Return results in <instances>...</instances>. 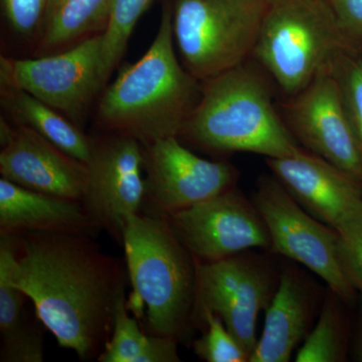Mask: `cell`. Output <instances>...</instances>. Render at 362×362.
I'll return each instance as SVG.
<instances>
[{"instance_id": "obj_1", "label": "cell", "mask_w": 362, "mask_h": 362, "mask_svg": "<svg viewBox=\"0 0 362 362\" xmlns=\"http://www.w3.org/2000/svg\"><path fill=\"white\" fill-rule=\"evenodd\" d=\"M0 259L59 346L83 361L99 359L126 291L122 261L89 235L47 232L0 233Z\"/></svg>"}, {"instance_id": "obj_2", "label": "cell", "mask_w": 362, "mask_h": 362, "mask_svg": "<svg viewBox=\"0 0 362 362\" xmlns=\"http://www.w3.org/2000/svg\"><path fill=\"white\" fill-rule=\"evenodd\" d=\"M173 40V8L166 1L149 49L105 90L98 107L103 127L143 145L178 137L201 100L202 82L181 66Z\"/></svg>"}, {"instance_id": "obj_3", "label": "cell", "mask_w": 362, "mask_h": 362, "mask_svg": "<svg viewBox=\"0 0 362 362\" xmlns=\"http://www.w3.org/2000/svg\"><path fill=\"white\" fill-rule=\"evenodd\" d=\"M178 138L206 151L250 152L266 158L301 150L276 111L263 69L250 62L202 81L201 100Z\"/></svg>"}, {"instance_id": "obj_4", "label": "cell", "mask_w": 362, "mask_h": 362, "mask_svg": "<svg viewBox=\"0 0 362 362\" xmlns=\"http://www.w3.org/2000/svg\"><path fill=\"white\" fill-rule=\"evenodd\" d=\"M126 267L150 334L185 341L194 329L197 263L166 218L132 214L123 233Z\"/></svg>"}, {"instance_id": "obj_5", "label": "cell", "mask_w": 362, "mask_h": 362, "mask_svg": "<svg viewBox=\"0 0 362 362\" xmlns=\"http://www.w3.org/2000/svg\"><path fill=\"white\" fill-rule=\"evenodd\" d=\"M252 58L290 98L307 87L337 54L359 49L338 25L327 0H264Z\"/></svg>"}, {"instance_id": "obj_6", "label": "cell", "mask_w": 362, "mask_h": 362, "mask_svg": "<svg viewBox=\"0 0 362 362\" xmlns=\"http://www.w3.org/2000/svg\"><path fill=\"white\" fill-rule=\"evenodd\" d=\"M264 0H175L173 35L185 68L199 81L252 58Z\"/></svg>"}, {"instance_id": "obj_7", "label": "cell", "mask_w": 362, "mask_h": 362, "mask_svg": "<svg viewBox=\"0 0 362 362\" xmlns=\"http://www.w3.org/2000/svg\"><path fill=\"white\" fill-rule=\"evenodd\" d=\"M252 201L268 228L269 252L306 267L347 305L356 301L358 293L340 264L335 228L300 206L275 176L259 178Z\"/></svg>"}, {"instance_id": "obj_8", "label": "cell", "mask_w": 362, "mask_h": 362, "mask_svg": "<svg viewBox=\"0 0 362 362\" xmlns=\"http://www.w3.org/2000/svg\"><path fill=\"white\" fill-rule=\"evenodd\" d=\"M250 251L214 263L197 262L195 327L204 310L220 317L251 357L256 349L257 320L280 282L281 271L270 259Z\"/></svg>"}, {"instance_id": "obj_9", "label": "cell", "mask_w": 362, "mask_h": 362, "mask_svg": "<svg viewBox=\"0 0 362 362\" xmlns=\"http://www.w3.org/2000/svg\"><path fill=\"white\" fill-rule=\"evenodd\" d=\"M103 33L37 59H1V85L18 88L77 123L105 84Z\"/></svg>"}, {"instance_id": "obj_10", "label": "cell", "mask_w": 362, "mask_h": 362, "mask_svg": "<svg viewBox=\"0 0 362 362\" xmlns=\"http://www.w3.org/2000/svg\"><path fill=\"white\" fill-rule=\"evenodd\" d=\"M145 190L141 211L166 218L237 187L239 170L226 161L201 158L176 136L142 144Z\"/></svg>"}, {"instance_id": "obj_11", "label": "cell", "mask_w": 362, "mask_h": 362, "mask_svg": "<svg viewBox=\"0 0 362 362\" xmlns=\"http://www.w3.org/2000/svg\"><path fill=\"white\" fill-rule=\"evenodd\" d=\"M166 220L199 263H214L258 247L270 250L265 221L252 199L237 187Z\"/></svg>"}, {"instance_id": "obj_12", "label": "cell", "mask_w": 362, "mask_h": 362, "mask_svg": "<svg viewBox=\"0 0 362 362\" xmlns=\"http://www.w3.org/2000/svg\"><path fill=\"white\" fill-rule=\"evenodd\" d=\"M90 141L82 204L93 223L123 245L127 218L141 213L145 190L142 144L130 136L114 133Z\"/></svg>"}, {"instance_id": "obj_13", "label": "cell", "mask_w": 362, "mask_h": 362, "mask_svg": "<svg viewBox=\"0 0 362 362\" xmlns=\"http://www.w3.org/2000/svg\"><path fill=\"white\" fill-rule=\"evenodd\" d=\"M285 109V122L296 140L362 185V154L330 65Z\"/></svg>"}, {"instance_id": "obj_14", "label": "cell", "mask_w": 362, "mask_h": 362, "mask_svg": "<svg viewBox=\"0 0 362 362\" xmlns=\"http://www.w3.org/2000/svg\"><path fill=\"white\" fill-rule=\"evenodd\" d=\"M0 173L6 180L42 194L82 202L88 166L35 130L11 127L1 119Z\"/></svg>"}, {"instance_id": "obj_15", "label": "cell", "mask_w": 362, "mask_h": 362, "mask_svg": "<svg viewBox=\"0 0 362 362\" xmlns=\"http://www.w3.org/2000/svg\"><path fill=\"white\" fill-rule=\"evenodd\" d=\"M266 163L300 206L338 233L362 221V185L322 157L301 149Z\"/></svg>"}, {"instance_id": "obj_16", "label": "cell", "mask_w": 362, "mask_h": 362, "mask_svg": "<svg viewBox=\"0 0 362 362\" xmlns=\"http://www.w3.org/2000/svg\"><path fill=\"white\" fill-rule=\"evenodd\" d=\"M318 289L303 272L281 270L278 289L266 309L265 325L249 362H288L308 337L318 309Z\"/></svg>"}, {"instance_id": "obj_17", "label": "cell", "mask_w": 362, "mask_h": 362, "mask_svg": "<svg viewBox=\"0 0 362 362\" xmlns=\"http://www.w3.org/2000/svg\"><path fill=\"white\" fill-rule=\"evenodd\" d=\"M82 202L61 199L0 180V233L47 232L92 235L99 230Z\"/></svg>"}, {"instance_id": "obj_18", "label": "cell", "mask_w": 362, "mask_h": 362, "mask_svg": "<svg viewBox=\"0 0 362 362\" xmlns=\"http://www.w3.org/2000/svg\"><path fill=\"white\" fill-rule=\"evenodd\" d=\"M111 0H49L39 30L37 52L56 54L69 45L104 33Z\"/></svg>"}, {"instance_id": "obj_19", "label": "cell", "mask_w": 362, "mask_h": 362, "mask_svg": "<svg viewBox=\"0 0 362 362\" xmlns=\"http://www.w3.org/2000/svg\"><path fill=\"white\" fill-rule=\"evenodd\" d=\"M28 296L9 278L6 262L0 259V337L4 362L44 361V330L39 317L30 318L25 310Z\"/></svg>"}, {"instance_id": "obj_20", "label": "cell", "mask_w": 362, "mask_h": 362, "mask_svg": "<svg viewBox=\"0 0 362 362\" xmlns=\"http://www.w3.org/2000/svg\"><path fill=\"white\" fill-rule=\"evenodd\" d=\"M1 86L2 106L20 125L35 130L74 158L89 161L92 141L68 117L25 90Z\"/></svg>"}, {"instance_id": "obj_21", "label": "cell", "mask_w": 362, "mask_h": 362, "mask_svg": "<svg viewBox=\"0 0 362 362\" xmlns=\"http://www.w3.org/2000/svg\"><path fill=\"white\" fill-rule=\"evenodd\" d=\"M126 294L117 303L110 340L100 362H180L177 344L173 338L147 334L129 315Z\"/></svg>"}, {"instance_id": "obj_22", "label": "cell", "mask_w": 362, "mask_h": 362, "mask_svg": "<svg viewBox=\"0 0 362 362\" xmlns=\"http://www.w3.org/2000/svg\"><path fill=\"white\" fill-rule=\"evenodd\" d=\"M346 303L328 288L319 310L318 321L297 351L296 362H343L347 361L350 324Z\"/></svg>"}, {"instance_id": "obj_23", "label": "cell", "mask_w": 362, "mask_h": 362, "mask_svg": "<svg viewBox=\"0 0 362 362\" xmlns=\"http://www.w3.org/2000/svg\"><path fill=\"white\" fill-rule=\"evenodd\" d=\"M153 0H111L108 25L103 33L105 82L122 59L137 21Z\"/></svg>"}, {"instance_id": "obj_24", "label": "cell", "mask_w": 362, "mask_h": 362, "mask_svg": "<svg viewBox=\"0 0 362 362\" xmlns=\"http://www.w3.org/2000/svg\"><path fill=\"white\" fill-rule=\"evenodd\" d=\"M345 113L362 154V56L359 49H345L330 64Z\"/></svg>"}, {"instance_id": "obj_25", "label": "cell", "mask_w": 362, "mask_h": 362, "mask_svg": "<svg viewBox=\"0 0 362 362\" xmlns=\"http://www.w3.org/2000/svg\"><path fill=\"white\" fill-rule=\"evenodd\" d=\"M199 326H204L202 337L194 342L195 354L207 362H249L250 356L226 328L223 320L211 311L199 314Z\"/></svg>"}, {"instance_id": "obj_26", "label": "cell", "mask_w": 362, "mask_h": 362, "mask_svg": "<svg viewBox=\"0 0 362 362\" xmlns=\"http://www.w3.org/2000/svg\"><path fill=\"white\" fill-rule=\"evenodd\" d=\"M338 256L345 275L362 295V221L339 233Z\"/></svg>"}, {"instance_id": "obj_27", "label": "cell", "mask_w": 362, "mask_h": 362, "mask_svg": "<svg viewBox=\"0 0 362 362\" xmlns=\"http://www.w3.org/2000/svg\"><path fill=\"white\" fill-rule=\"evenodd\" d=\"M6 20L14 32L32 35L40 28L49 0H2Z\"/></svg>"}, {"instance_id": "obj_28", "label": "cell", "mask_w": 362, "mask_h": 362, "mask_svg": "<svg viewBox=\"0 0 362 362\" xmlns=\"http://www.w3.org/2000/svg\"><path fill=\"white\" fill-rule=\"evenodd\" d=\"M338 25L352 42H362V0H327Z\"/></svg>"}, {"instance_id": "obj_29", "label": "cell", "mask_w": 362, "mask_h": 362, "mask_svg": "<svg viewBox=\"0 0 362 362\" xmlns=\"http://www.w3.org/2000/svg\"><path fill=\"white\" fill-rule=\"evenodd\" d=\"M352 354L356 361L362 362V304L359 311L358 321L354 344H352Z\"/></svg>"}, {"instance_id": "obj_30", "label": "cell", "mask_w": 362, "mask_h": 362, "mask_svg": "<svg viewBox=\"0 0 362 362\" xmlns=\"http://www.w3.org/2000/svg\"><path fill=\"white\" fill-rule=\"evenodd\" d=\"M359 52H361L362 56V42H361V45H359Z\"/></svg>"}]
</instances>
